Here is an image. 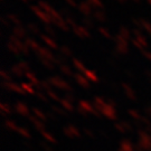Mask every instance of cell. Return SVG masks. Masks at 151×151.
<instances>
[{
    "label": "cell",
    "instance_id": "cell-21",
    "mask_svg": "<svg viewBox=\"0 0 151 151\" xmlns=\"http://www.w3.org/2000/svg\"><path fill=\"white\" fill-rule=\"evenodd\" d=\"M114 40L116 42V44H127V45H128V40H127V39H125L124 37H122V36H121L120 34L115 36Z\"/></svg>",
    "mask_w": 151,
    "mask_h": 151
},
{
    "label": "cell",
    "instance_id": "cell-28",
    "mask_svg": "<svg viewBox=\"0 0 151 151\" xmlns=\"http://www.w3.org/2000/svg\"><path fill=\"white\" fill-rule=\"evenodd\" d=\"M84 72H85V74H86V75L88 76V77H90L91 80H93V81H95V80H96L95 75H94V74H93L92 72H90V70H84Z\"/></svg>",
    "mask_w": 151,
    "mask_h": 151
},
{
    "label": "cell",
    "instance_id": "cell-10",
    "mask_svg": "<svg viewBox=\"0 0 151 151\" xmlns=\"http://www.w3.org/2000/svg\"><path fill=\"white\" fill-rule=\"evenodd\" d=\"M115 49H116V52H118L119 54H127V53L129 52L127 44H116Z\"/></svg>",
    "mask_w": 151,
    "mask_h": 151
},
{
    "label": "cell",
    "instance_id": "cell-39",
    "mask_svg": "<svg viewBox=\"0 0 151 151\" xmlns=\"http://www.w3.org/2000/svg\"><path fill=\"white\" fill-rule=\"evenodd\" d=\"M118 1H120V2H123V1H125V0H118Z\"/></svg>",
    "mask_w": 151,
    "mask_h": 151
},
{
    "label": "cell",
    "instance_id": "cell-2",
    "mask_svg": "<svg viewBox=\"0 0 151 151\" xmlns=\"http://www.w3.org/2000/svg\"><path fill=\"white\" fill-rule=\"evenodd\" d=\"M36 53H37V55L40 57V58H45V60H53V62H55V60H56L54 56H53V54H52V53H50V52H49L46 47H40V48L38 49Z\"/></svg>",
    "mask_w": 151,
    "mask_h": 151
},
{
    "label": "cell",
    "instance_id": "cell-32",
    "mask_svg": "<svg viewBox=\"0 0 151 151\" xmlns=\"http://www.w3.org/2000/svg\"><path fill=\"white\" fill-rule=\"evenodd\" d=\"M70 7H77V4L75 2V0H65Z\"/></svg>",
    "mask_w": 151,
    "mask_h": 151
},
{
    "label": "cell",
    "instance_id": "cell-18",
    "mask_svg": "<svg viewBox=\"0 0 151 151\" xmlns=\"http://www.w3.org/2000/svg\"><path fill=\"white\" fill-rule=\"evenodd\" d=\"M60 52L62 55H65V56H72V50H70L67 46H62L60 48Z\"/></svg>",
    "mask_w": 151,
    "mask_h": 151
},
{
    "label": "cell",
    "instance_id": "cell-3",
    "mask_svg": "<svg viewBox=\"0 0 151 151\" xmlns=\"http://www.w3.org/2000/svg\"><path fill=\"white\" fill-rule=\"evenodd\" d=\"M78 9L85 17H88L92 14V7L87 1H83L78 5Z\"/></svg>",
    "mask_w": 151,
    "mask_h": 151
},
{
    "label": "cell",
    "instance_id": "cell-9",
    "mask_svg": "<svg viewBox=\"0 0 151 151\" xmlns=\"http://www.w3.org/2000/svg\"><path fill=\"white\" fill-rule=\"evenodd\" d=\"M38 6H39V8H40L42 10H44L45 12H47V14H50V11L53 10V8H52L47 2L43 1V0L38 1Z\"/></svg>",
    "mask_w": 151,
    "mask_h": 151
},
{
    "label": "cell",
    "instance_id": "cell-34",
    "mask_svg": "<svg viewBox=\"0 0 151 151\" xmlns=\"http://www.w3.org/2000/svg\"><path fill=\"white\" fill-rule=\"evenodd\" d=\"M19 67L25 68V70H28V65H27L26 62H20V63H19Z\"/></svg>",
    "mask_w": 151,
    "mask_h": 151
},
{
    "label": "cell",
    "instance_id": "cell-41",
    "mask_svg": "<svg viewBox=\"0 0 151 151\" xmlns=\"http://www.w3.org/2000/svg\"><path fill=\"white\" fill-rule=\"evenodd\" d=\"M28 1H29V0H28Z\"/></svg>",
    "mask_w": 151,
    "mask_h": 151
},
{
    "label": "cell",
    "instance_id": "cell-6",
    "mask_svg": "<svg viewBox=\"0 0 151 151\" xmlns=\"http://www.w3.org/2000/svg\"><path fill=\"white\" fill-rule=\"evenodd\" d=\"M39 37H40V39H42V40H44V42H45V44H46V45H48L50 48H54V49L58 48V47H57V44L55 43L54 40H53L50 37L46 36V35H44V34H40V35H39Z\"/></svg>",
    "mask_w": 151,
    "mask_h": 151
},
{
    "label": "cell",
    "instance_id": "cell-29",
    "mask_svg": "<svg viewBox=\"0 0 151 151\" xmlns=\"http://www.w3.org/2000/svg\"><path fill=\"white\" fill-rule=\"evenodd\" d=\"M60 70H63L64 73H66V74H70V70L68 68V66H66V65H62L60 66Z\"/></svg>",
    "mask_w": 151,
    "mask_h": 151
},
{
    "label": "cell",
    "instance_id": "cell-4",
    "mask_svg": "<svg viewBox=\"0 0 151 151\" xmlns=\"http://www.w3.org/2000/svg\"><path fill=\"white\" fill-rule=\"evenodd\" d=\"M73 30L77 36L80 37H90V32L87 30V28L83 27V26H78L76 25L75 27H73Z\"/></svg>",
    "mask_w": 151,
    "mask_h": 151
},
{
    "label": "cell",
    "instance_id": "cell-27",
    "mask_svg": "<svg viewBox=\"0 0 151 151\" xmlns=\"http://www.w3.org/2000/svg\"><path fill=\"white\" fill-rule=\"evenodd\" d=\"M65 22H67L68 25H70L72 27H75V26H76V24H75V22H74V19H73V18H70V17H67V18L65 19Z\"/></svg>",
    "mask_w": 151,
    "mask_h": 151
},
{
    "label": "cell",
    "instance_id": "cell-24",
    "mask_svg": "<svg viewBox=\"0 0 151 151\" xmlns=\"http://www.w3.org/2000/svg\"><path fill=\"white\" fill-rule=\"evenodd\" d=\"M60 16H65L66 18H67V17H70V11H68V9H66V8H62L60 10Z\"/></svg>",
    "mask_w": 151,
    "mask_h": 151
},
{
    "label": "cell",
    "instance_id": "cell-37",
    "mask_svg": "<svg viewBox=\"0 0 151 151\" xmlns=\"http://www.w3.org/2000/svg\"><path fill=\"white\" fill-rule=\"evenodd\" d=\"M132 1H134V2H137V4H139L141 0H132Z\"/></svg>",
    "mask_w": 151,
    "mask_h": 151
},
{
    "label": "cell",
    "instance_id": "cell-30",
    "mask_svg": "<svg viewBox=\"0 0 151 151\" xmlns=\"http://www.w3.org/2000/svg\"><path fill=\"white\" fill-rule=\"evenodd\" d=\"M132 44L134 45L135 47H138V48H140L141 50H142V48H143V46H142V45H141V44L139 43V42H138L137 39H132Z\"/></svg>",
    "mask_w": 151,
    "mask_h": 151
},
{
    "label": "cell",
    "instance_id": "cell-8",
    "mask_svg": "<svg viewBox=\"0 0 151 151\" xmlns=\"http://www.w3.org/2000/svg\"><path fill=\"white\" fill-rule=\"evenodd\" d=\"M54 25H56L57 27L60 28V29H62V30H64V32H68V30H70V27H68L67 22H65L64 19H60V20H57V22H55Z\"/></svg>",
    "mask_w": 151,
    "mask_h": 151
},
{
    "label": "cell",
    "instance_id": "cell-20",
    "mask_svg": "<svg viewBox=\"0 0 151 151\" xmlns=\"http://www.w3.org/2000/svg\"><path fill=\"white\" fill-rule=\"evenodd\" d=\"M99 32L102 34L104 37H106V38H112L111 37V34H110V32H109L106 28H104V27H99Z\"/></svg>",
    "mask_w": 151,
    "mask_h": 151
},
{
    "label": "cell",
    "instance_id": "cell-33",
    "mask_svg": "<svg viewBox=\"0 0 151 151\" xmlns=\"http://www.w3.org/2000/svg\"><path fill=\"white\" fill-rule=\"evenodd\" d=\"M141 54L145 55L147 58H149V60H151V53H149V52H146V50H143V49H142V50H141Z\"/></svg>",
    "mask_w": 151,
    "mask_h": 151
},
{
    "label": "cell",
    "instance_id": "cell-5",
    "mask_svg": "<svg viewBox=\"0 0 151 151\" xmlns=\"http://www.w3.org/2000/svg\"><path fill=\"white\" fill-rule=\"evenodd\" d=\"M12 35H15L17 38H19V39H22V38H26V35H27V32H26V29L22 27V26H16V27L14 28V30H12Z\"/></svg>",
    "mask_w": 151,
    "mask_h": 151
},
{
    "label": "cell",
    "instance_id": "cell-7",
    "mask_svg": "<svg viewBox=\"0 0 151 151\" xmlns=\"http://www.w3.org/2000/svg\"><path fill=\"white\" fill-rule=\"evenodd\" d=\"M25 44L27 45V47L34 49V50H36V52L40 48V46H39L34 39H32V38H26V39H25Z\"/></svg>",
    "mask_w": 151,
    "mask_h": 151
},
{
    "label": "cell",
    "instance_id": "cell-12",
    "mask_svg": "<svg viewBox=\"0 0 151 151\" xmlns=\"http://www.w3.org/2000/svg\"><path fill=\"white\" fill-rule=\"evenodd\" d=\"M93 17L99 20V22H105V15H104V12L102 10H95L94 11V14H93Z\"/></svg>",
    "mask_w": 151,
    "mask_h": 151
},
{
    "label": "cell",
    "instance_id": "cell-11",
    "mask_svg": "<svg viewBox=\"0 0 151 151\" xmlns=\"http://www.w3.org/2000/svg\"><path fill=\"white\" fill-rule=\"evenodd\" d=\"M7 48L9 49V50H10L11 53H14V54L15 55H18V56H19V55L22 54V52H20V49L18 48V47H17L16 45H15V44H12V43H8L7 44Z\"/></svg>",
    "mask_w": 151,
    "mask_h": 151
},
{
    "label": "cell",
    "instance_id": "cell-38",
    "mask_svg": "<svg viewBox=\"0 0 151 151\" xmlns=\"http://www.w3.org/2000/svg\"><path fill=\"white\" fill-rule=\"evenodd\" d=\"M20 1H22V2H28V0H20Z\"/></svg>",
    "mask_w": 151,
    "mask_h": 151
},
{
    "label": "cell",
    "instance_id": "cell-14",
    "mask_svg": "<svg viewBox=\"0 0 151 151\" xmlns=\"http://www.w3.org/2000/svg\"><path fill=\"white\" fill-rule=\"evenodd\" d=\"M140 22H141V25H142V28H143L145 30H147V32L151 36V24L150 22H148L147 20H145V19H140Z\"/></svg>",
    "mask_w": 151,
    "mask_h": 151
},
{
    "label": "cell",
    "instance_id": "cell-25",
    "mask_svg": "<svg viewBox=\"0 0 151 151\" xmlns=\"http://www.w3.org/2000/svg\"><path fill=\"white\" fill-rule=\"evenodd\" d=\"M45 30H46V32H48L50 36H55V30L53 29V27H50V26H48V25H46V26H45Z\"/></svg>",
    "mask_w": 151,
    "mask_h": 151
},
{
    "label": "cell",
    "instance_id": "cell-23",
    "mask_svg": "<svg viewBox=\"0 0 151 151\" xmlns=\"http://www.w3.org/2000/svg\"><path fill=\"white\" fill-rule=\"evenodd\" d=\"M73 63H74V65H75V66L77 67V68H78V70H84V66H83V64H82V63H81V62H80L78 60H76V58H74V60H73Z\"/></svg>",
    "mask_w": 151,
    "mask_h": 151
},
{
    "label": "cell",
    "instance_id": "cell-36",
    "mask_svg": "<svg viewBox=\"0 0 151 151\" xmlns=\"http://www.w3.org/2000/svg\"><path fill=\"white\" fill-rule=\"evenodd\" d=\"M1 22H2V24H4L5 26H8V25H9V22H8L7 19H6L5 17H1Z\"/></svg>",
    "mask_w": 151,
    "mask_h": 151
},
{
    "label": "cell",
    "instance_id": "cell-31",
    "mask_svg": "<svg viewBox=\"0 0 151 151\" xmlns=\"http://www.w3.org/2000/svg\"><path fill=\"white\" fill-rule=\"evenodd\" d=\"M76 78H77V81L80 82L81 84H83V85H87V83L85 82V80H84L81 75H76Z\"/></svg>",
    "mask_w": 151,
    "mask_h": 151
},
{
    "label": "cell",
    "instance_id": "cell-40",
    "mask_svg": "<svg viewBox=\"0 0 151 151\" xmlns=\"http://www.w3.org/2000/svg\"><path fill=\"white\" fill-rule=\"evenodd\" d=\"M148 2H149V4L151 5V0H148Z\"/></svg>",
    "mask_w": 151,
    "mask_h": 151
},
{
    "label": "cell",
    "instance_id": "cell-19",
    "mask_svg": "<svg viewBox=\"0 0 151 151\" xmlns=\"http://www.w3.org/2000/svg\"><path fill=\"white\" fill-rule=\"evenodd\" d=\"M27 28L30 30L32 32H34V34H38V35H40L39 34V29H38V27L35 25V24H32V22H29L27 25Z\"/></svg>",
    "mask_w": 151,
    "mask_h": 151
},
{
    "label": "cell",
    "instance_id": "cell-26",
    "mask_svg": "<svg viewBox=\"0 0 151 151\" xmlns=\"http://www.w3.org/2000/svg\"><path fill=\"white\" fill-rule=\"evenodd\" d=\"M42 63H43L45 66H47L48 68H54V65L50 64V62L48 60H45V58H42Z\"/></svg>",
    "mask_w": 151,
    "mask_h": 151
},
{
    "label": "cell",
    "instance_id": "cell-17",
    "mask_svg": "<svg viewBox=\"0 0 151 151\" xmlns=\"http://www.w3.org/2000/svg\"><path fill=\"white\" fill-rule=\"evenodd\" d=\"M87 2L90 4L92 8L95 7V8H103V4L101 2V0H86Z\"/></svg>",
    "mask_w": 151,
    "mask_h": 151
},
{
    "label": "cell",
    "instance_id": "cell-15",
    "mask_svg": "<svg viewBox=\"0 0 151 151\" xmlns=\"http://www.w3.org/2000/svg\"><path fill=\"white\" fill-rule=\"evenodd\" d=\"M82 22H83V25H85L86 28L94 27V22H93V20H92L91 18H88V17H84V18L82 19Z\"/></svg>",
    "mask_w": 151,
    "mask_h": 151
},
{
    "label": "cell",
    "instance_id": "cell-13",
    "mask_svg": "<svg viewBox=\"0 0 151 151\" xmlns=\"http://www.w3.org/2000/svg\"><path fill=\"white\" fill-rule=\"evenodd\" d=\"M120 35L122 36V37H124L127 40H129V39H131V32H129V29L125 27H122L120 28Z\"/></svg>",
    "mask_w": 151,
    "mask_h": 151
},
{
    "label": "cell",
    "instance_id": "cell-35",
    "mask_svg": "<svg viewBox=\"0 0 151 151\" xmlns=\"http://www.w3.org/2000/svg\"><path fill=\"white\" fill-rule=\"evenodd\" d=\"M12 72H15V74L20 75V68H19V67H17V66H14V67H12Z\"/></svg>",
    "mask_w": 151,
    "mask_h": 151
},
{
    "label": "cell",
    "instance_id": "cell-16",
    "mask_svg": "<svg viewBox=\"0 0 151 151\" xmlns=\"http://www.w3.org/2000/svg\"><path fill=\"white\" fill-rule=\"evenodd\" d=\"M7 18H8V19H10L14 24H16V26H22V22H20V19H19L17 16H15V15L9 14V15H7Z\"/></svg>",
    "mask_w": 151,
    "mask_h": 151
},
{
    "label": "cell",
    "instance_id": "cell-22",
    "mask_svg": "<svg viewBox=\"0 0 151 151\" xmlns=\"http://www.w3.org/2000/svg\"><path fill=\"white\" fill-rule=\"evenodd\" d=\"M139 43L143 46V47H146V46H148V43H147V40H146V38H145V36L143 35H140V36H138V37L135 38Z\"/></svg>",
    "mask_w": 151,
    "mask_h": 151
},
{
    "label": "cell",
    "instance_id": "cell-1",
    "mask_svg": "<svg viewBox=\"0 0 151 151\" xmlns=\"http://www.w3.org/2000/svg\"><path fill=\"white\" fill-rule=\"evenodd\" d=\"M30 9H32L36 15H37L39 18H40V20L44 22L46 25H48V24H52V17L47 12H45L44 10H42L39 7H36V6H30Z\"/></svg>",
    "mask_w": 151,
    "mask_h": 151
}]
</instances>
